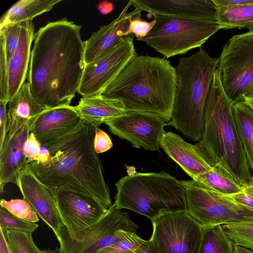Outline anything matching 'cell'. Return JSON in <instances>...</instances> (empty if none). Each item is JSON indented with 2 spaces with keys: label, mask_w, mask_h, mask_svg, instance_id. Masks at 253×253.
I'll list each match as a JSON object with an SVG mask.
<instances>
[{
  "label": "cell",
  "mask_w": 253,
  "mask_h": 253,
  "mask_svg": "<svg viewBox=\"0 0 253 253\" xmlns=\"http://www.w3.org/2000/svg\"><path fill=\"white\" fill-rule=\"evenodd\" d=\"M81 26L66 18L35 34L28 82L35 99L47 109L70 106L85 66Z\"/></svg>",
  "instance_id": "obj_1"
},
{
  "label": "cell",
  "mask_w": 253,
  "mask_h": 253,
  "mask_svg": "<svg viewBox=\"0 0 253 253\" xmlns=\"http://www.w3.org/2000/svg\"><path fill=\"white\" fill-rule=\"evenodd\" d=\"M96 128L83 121L72 131L46 146L51 156L49 163L42 165L33 162L28 165L49 187L85 194L108 209L112 205L110 191L93 147Z\"/></svg>",
  "instance_id": "obj_2"
},
{
  "label": "cell",
  "mask_w": 253,
  "mask_h": 253,
  "mask_svg": "<svg viewBox=\"0 0 253 253\" xmlns=\"http://www.w3.org/2000/svg\"><path fill=\"white\" fill-rule=\"evenodd\" d=\"M175 68L159 57L136 55L110 83L102 95L121 100L126 111L154 113L168 123L175 89Z\"/></svg>",
  "instance_id": "obj_3"
},
{
  "label": "cell",
  "mask_w": 253,
  "mask_h": 253,
  "mask_svg": "<svg viewBox=\"0 0 253 253\" xmlns=\"http://www.w3.org/2000/svg\"><path fill=\"white\" fill-rule=\"evenodd\" d=\"M233 102L216 69L207 98L199 142L213 163L222 166L242 186L253 177L242 142Z\"/></svg>",
  "instance_id": "obj_4"
},
{
  "label": "cell",
  "mask_w": 253,
  "mask_h": 253,
  "mask_svg": "<svg viewBox=\"0 0 253 253\" xmlns=\"http://www.w3.org/2000/svg\"><path fill=\"white\" fill-rule=\"evenodd\" d=\"M218 58L204 49L180 58L175 71V89L171 118L168 122L193 142L201 140L205 104Z\"/></svg>",
  "instance_id": "obj_5"
},
{
  "label": "cell",
  "mask_w": 253,
  "mask_h": 253,
  "mask_svg": "<svg viewBox=\"0 0 253 253\" xmlns=\"http://www.w3.org/2000/svg\"><path fill=\"white\" fill-rule=\"evenodd\" d=\"M114 205L144 215L151 221L169 212L187 211L181 180L165 171L128 173L116 184Z\"/></svg>",
  "instance_id": "obj_6"
},
{
  "label": "cell",
  "mask_w": 253,
  "mask_h": 253,
  "mask_svg": "<svg viewBox=\"0 0 253 253\" xmlns=\"http://www.w3.org/2000/svg\"><path fill=\"white\" fill-rule=\"evenodd\" d=\"M152 15L154 26L146 36L136 40L145 42L167 58L200 47L221 29L216 21Z\"/></svg>",
  "instance_id": "obj_7"
},
{
  "label": "cell",
  "mask_w": 253,
  "mask_h": 253,
  "mask_svg": "<svg viewBox=\"0 0 253 253\" xmlns=\"http://www.w3.org/2000/svg\"><path fill=\"white\" fill-rule=\"evenodd\" d=\"M138 227L127 212L113 204L98 221L76 234H70L62 224L56 238L62 253H97L127 231L136 233Z\"/></svg>",
  "instance_id": "obj_8"
},
{
  "label": "cell",
  "mask_w": 253,
  "mask_h": 253,
  "mask_svg": "<svg viewBox=\"0 0 253 253\" xmlns=\"http://www.w3.org/2000/svg\"><path fill=\"white\" fill-rule=\"evenodd\" d=\"M217 70L227 95L234 103L240 101L253 84V29L228 40Z\"/></svg>",
  "instance_id": "obj_9"
},
{
  "label": "cell",
  "mask_w": 253,
  "mask_h": 253,
  "mask_svg": "<svg viewBox=\"0 0 253 253\" xmlns=\"http://www.w3.org/2000/svg\"><path fill=\"white\" fill-rule=\"evenodd\" d=\"M185 188L187 211L203 228L253 218V211L201 185L181 180Z\"/></svg>",
  "instance_id": "obj_10"
},
{
  "label": "cell",
  "mask_w": 253,
  "mask_h": 253,
  "mask_svg": "<svg viewBox=\"0 0 253 253\" xmlns=\"http://www.w3.org/2000/svg\"><path fill=\"white\" fill-rule=\"evenodd\" d=\"M151 221L150 239L160 253H199L204 228L187 211L164 213Z\"/></svg>",
  "instance_id": "obj_11"
},
{
  "label": "cell",
  "mask_w": 253,
  "mask_h": 253,
  "mask_svg": "<svg viewBox=\"0 0 253 253\" xmlns=\"http://www.w3.org/2000/svg\"><path fill=\"white\" fill-rule=\"evenodd\" d=\"M133 35L125 36L97 60L85 64L78 92L83 97L102 94L124 67L137 55Z\"/></svg>",
  "instance_id": "obj_12"
},
{
  "label": "cell",
  "mask_w": 253,
  "mask_h": 253,
  "mask_svg": "<svg viewBox=\"0 0 253 253\" xmlns=\"http://www.w3.org/2000/svg\"><path fill=\"white\" fill-rule=\"evenodd\" d=\"M105 124L110 131L129 142L134 148L158 151L164 127L168 123L161 116L150 113L126 111Z\"/></svg>",
  "instance_id": "obj_13"
},
{
  "label": "cell",
  "mask_w": 253,
  "mask_h": 253,
  "mask_svg": "<svg viewBox=\"0 0 253 253\" xmlns=\"http://www.w3.org/2000/svg\"><path fill=\"white\" fill-rule=\"evenodd\" d=\"M54 194L62 224L72 235L93 225L107 211L97 200L81 193L60 188Z\"/></svg>",
  "instance_id": "obj_14"
},
{
  "label": "cell",
  "mask_w": 253,
  "mask_h": 253,
  "mask_svg": "<svg viewBox=\"0 0 253 253\" xmlns=\"http://www.w3.org/2000/svg\"><path fill=\"white\" fill-rule=\"evenodd\" d=\"M14 183L18 187L23 199L31 205L39 217L51 228L57 236L62 222L57 205L55 189L41 181L28 165L20 171Z\"/></svg>",
  "instance_id": "obj_15"
},
{
  "label": "cell",
  "mask_w": 253,
  "mask_h": 253,
  "mask_svg": "<svg viewBox=\"0 0 253 253\" xmlns=\"http://www.w3.org/2000/svg\"><path fill=\"white\" fill-rule=\"evenodd\" d=\"M160 146L192 179L208 172L214 165L199 142L189 143L171 131L163 133Z\"/></svg>",
  "instance_id": "obj_16"
},
{
  "label": "cell",
  "mask_w": 253,
  "mask_h": 253,
  "mask_svg": "<svg viewBox=\"0 0 253 253\" xmlns=\"http://www.w3.org/2000/svg\"><path fill=\"white\" fill-rule=\"evenodd\" d=\"M129 0L117 17L107 25L102 26L84 41V59L85 64L91 63L103 56L119 43L126 36L131 20L141 15L137 8L128 12L132 5Z\"/></svg>",
  "instance_id": "obj_17"
},
{
  "label": "cell",
  "mask_w": 253,
  "mask_h": 253,
  "mask_svg": "<svg viewBox=\"0 0 253 253\" xmlns=\"http://www.w3.org/2000/svg\"><path fill=\"white\" fill-rule=\"evenodd\" d=\"M132 5L152 15L218 21L213 0H132Z\"/></svg>",
  "instance_id": "obj_18"
},
{
  "label": "cell",
  "mask_w": 253,
  "mask_h": 253,
  "mask_svg": "<svg viewBox=\"0 0 253 253\" xmlns=\"http://www.w3.org/2000/svg\"><path fill=\"white\" fill-rule=\"evenodd\" d=\"M82 122L74 106L48 109L32 123L31 132L34 133L41 146H47L72 131Z\"/></svg>",
  "instance_id": "obj_19"
},
{
  "label": "cell",
  "mask_w": 253,
  "mask_h": 253,
  "mask_svg": "<svg viewBox=\"0 0 253 253\" xmlns=\"http://www.w3.org/2000/svg\"><path fill=\"white\" fill-rule=\"evenodd\" d=\"M34 120L27 122L14 135L6 136L2 149L0 151V191L4 186L14 182L20 171L27 163L24 154V146L31 132Z\"/></svg>",
  "instance_id": "obj_20"
},
{
  "label": "cell",
  "mask_w": 253,
  "mask_h": 253,
  "mask_svg": "<svg viewBox=\"0 0 253 253\" xmlns=\"http://www.w3.org/2000/svg\"><path fill=\"white\" fill-rule=\"evenodd\" d=\"M17 46L8 62L9 101L28 78L31 44L35 38L32 20L21 22Z\"/></svg>",
  "instance_id": "obj_21"
},
{
  "label": "cell",
  "mask_w": 253,
  "mask_h": 253,
  "mask_svg": "<svg viewBox=\"0 0 253 253\" xmlns=\"http://www.w3.org/2000/svg\"><path fill=\"white\" fill-rule=\"evenodd\" d=\"M8 103L6 136H9L14 135L27 122L35 120L48 109L35 99L28 82L22 84Z\"/></svg>",
  "instance_id": "obj_22"
},
{
  "label": "cell",
  "mask_w": 253,
  "mask_h": 253,
  "mask_svg": "<svg viewBox=\"0 0 253 253\" xmlns=\"http://www.w3.org/2000/svg\"><path fill=\"white\" fill-rule=\"evenodd\" d=\"M74 108L83 122L96 128L126 111L121 100L102 94L82 97Z\"/></svg>",
  "instance_id": "obj_23"
},
{
  "label": "cell",
  "mask_w": 253,
  "mask_h": 253,
  "mask_svg": "<svg viewBox=\"0 0 253 253\" xmlns=\"http://www.w3.org/2000/svg\"><path fill=\"white\" fill-rule=\"evenodd\" d=\"M61 0H20L2 15L0 28L6 25L32 20L34 18L49 11Z\"/></svg>",
  "instance_id": "obj_24"
},
{
  "label": "cell",
  "mask_w": 253,
  "mask_h": 253,
  "mask_svg": "<svg viewBox=\"0 0 253 253\" xmlns=\"http://www.w3.org/2000/svg\"><path fill=\"white\" fill-rule=\"evenodd\" d=\"M194 180L205 188L221 195H234L242 191L243 186L221 165L215 164L211 170Z\"/></svg>",
  "instance_id": "obj_25"
},
{
  "label": "cell",
  "mask_w": 253,
  "mask_h": 253,
  "mask_svg": "<svg viewBox=\"0 0 253 253\" xmlns=\"http://www.w3.org/2000/svg\"><path fill=\"white\" fill-rule=\"evenodd\" d=\"M216 6L217 20L221 29H253V3Z\"/></svg>",
  "instance_id": "obj_26"
},
{
  "label": "cell",
  "mask_w": 253,
  "mask_h": 253,
  "mask_svg": "<svg viewBox=\"0 0 253 253\" xmlns=\"http://www.w3.org/2000/svg\"><path fill=\"white\" fill-rule=\"evenodd\" d=\"M234 109L243 145L253 173V111L242 101L234 103Z\"/></svg>",
  "instance_id": "obj_27"
},
{
  "label": "cell",
  "mask_w": 253,
  "mask_h": 253,
  "mask_svg": "<svg viewBox=\"0 0 253 253\" xmlns=\"http://www.w3.org/2000/svg\"><path fill=\"white\" fill-rule=\"evenodd\" d=\"M203 228L199 253H233V243L221 225Z\"/></svg>",
  "instance_id": "obj_28"
},
{
  "label": "cell",
  "mask_w": 253,
  "mask_h": 253,
  "mask_svg": "<svg viewBox=\"0 0 253 253\" xmlns=\"http://www.w3.org/2000/svg\"><path fill=\"white\" fill-rule=\"evenodd\" d=\"M221 225L233 244L253 251V218Z\"/></svg>",
  "instance_id": "obj_29"
},
{
  "label": "cell",
  "mask_w": 253,
  "mask_h": 253,
  "mask_svg": "<svg viewBox=\"0 0 253 253\" xmlns=\"http://www.w3.org/2000/svg\"><path fill=\"white\" fill-rule=\"evenodd\" d=\"M4 233L12 253H42L35 244L31 233L15 230Z\"/></svg>",
  "instance_id": "obj_30"
},
{
  "label": "cell",
  "mask_w": 253,
  "mask_h": 253,
  "mask_svg": "<svg viewBox=\"0 0 253 253\" xmlns=\"http://www.w3.org/2000/svg\"><path fill=\"white\" fill-rule=\"evenodd\" d=\"M0 207L6 209L14 215L26 221L36 223L39 217L31 205L25 199H12L6 201L2 199Z\"/></svg>",
  "instance_id": "obj_31"
},
{
  "label": "cell",
  "mask_w": 253,
  "mask_h": 253,
  "mask_svg": "<svg viewBox=\"0 0 253 253\" xmlns=\"http://www.w3.org/2000/svg\"><path fill=\"white\" fill-rule=\"evenodd\" d=\"M146 241L136 233L127 231L117 242L100 250L97 253H134Z\"/></svg>",
  "instance_id": "obj_32"
},
{
  "label": "cell",
  "mask_w": 253,
  "mask_h": 253,
  "mask_svg": "<svg viewBox=\"0 0 253 253\" xmlns=\"http://www.w3.org/2000/svg\"><path fill=\"white\" fill-rule=\"evenodd\" d=\"M36 223L23 220L9 212L6 209H0V229L3 232L15 230L32 234L38 227Z\"/></svg>",
  "instance_id": "obj_33"
},
{
  "label": "cell",
  "mask_w": 253,
  "mask_h": 253,
  "mask_svg": "<svg viewBox=\"0 0 253 253\" xmlns=\"http://www.w3.org/2000/svg\"><path fill=\"white\" fill-rule=\"evenodd\" d=\"M0 101L9 102L8 65L6 56L5 40L0 34Z\"/></svg>",
  "instance_id": "obj_34"
},
{
  "label": "cell",
  "mask_w": 253,
  "mask_h": 253,
  "mask_svg": "<svg viewBox=\"0 0 253 253\" xmlns=\"http://www.w3.org/2000/svg\"><path fill=\"white\" fill-rule=\"evenodd\" d=\"M20 29V23L9 24L0 28V34L3 36L5 40L8 62L17 46Z\"/></svg>",
  "instance_id": "obj_35"
},
{
  "label": "cell",
  "mask_w": 253,
  "mask_h": 253,
  "mask_svg": "<svg viewBox=\"0 0 253 253\" xmlns=\"http://www.w3.org/2000/svg\"><path fill=\"white\" fill-rule=\"evenodd\" d=\"M231 201L253 211V177L245 185L240 193L224 196Z\"/></svg>",
  "instance_id": "obj_36"
},
{
  "label": "cell",
  "mask_w": 253,
  "mask_h": 253,
  "mask_svg": "<svg viewBox=\"0 0 253 253\" xmlns=\"http://www.w3.org/2000/svg\"><path fill=\"white\" fill-rule=\"evenodd\" d=\"M141 16L133 18L130 21L126 36L133 34L139 39L146 36L154 26L155 21L147 22L141 19Z\"/></svg>",
  "instance_id": "obj_37"
},
{
  "label": "cell",
  "mask_w": 253,
  "mask_h": 253,
  "mask_svg": "<svg viewBox=\"0 0 253 253\" xmlns=\"http://www.w3.org/2000/svg\"><path fill=\"white\" fill-rule=\"evenodd\" d=\"M41 147V144L34 133L30 132L24 146V154L27 165L36 160Z\"/></svg>",
  "instance_id": "obj_38"
},
{
  "label": "cell",
  "mask_w": 253,
  "mask_h": 253,
  "mask_svg": "<svg viewBox=\"0 0 253 253\" xmlns=\"http://www.w3.org/2000/svg\"><path fill=\"white\" fill-rule=\"evenodd\" d=\"M113 146L112 140L103 130L98 127L96 128L93 140V147L97 154L105 152Z\"/></svg>",
  "instance_id": "obj_39"
},
{
  "label": "cell",
  "mask_w": 253,
  "mask_h": 253,
  "mask_svg": "<svg viewBox=\"0 0 253 253\" xmlns=\"http://www.w3.org/2000/svg\"><path fill=\"white\" fill-rule=\"evenodd\" d=\"M7 103L0 101V151L2 149L7 134Z\"/></svg>",
  "instance_id": "obj_40"
},
{
  "label": "cell",
  "mask_w": 253,
  "mask_h": 253,
  "mask_svg": "<svg viewBox=\"0 0 253 253\" xmlns=\"http://www.w3.org/2000/svg\"><path fill=\"white\" fill-rule=\"evenodd\" d=\"M50 159L51 156L47 147L41 146L37 159L34 162L39 164L44 165L49 163Z\"/></svg>",
  "instance_id": "obj_41"
},
{
  "label": "cell",
  "mask_w": 253,
  "mask_h": 253,
  "mask_svg": "<svg viewBox=\"0 0 253 253\" xmlns=\"http://www.w3.org/2000/svg\"><path fill=\"white\" fill-rule=\"evenodd\" d=\"M134 253H160L153 242L149 239L141 245Z\"/></svg>",
  "instance_id": "obj_42"
},
{
  "label": "cell",
  "mask_w": 253,
  "mask_h": 253,
  "mask_svg": "<svg viewBox=\"0 0 253 253\" xmlns=\"http://www.w3.org/2000/svg\"><path fill=\"white\" fill-rule=\"evenodd\" d=\"M241 101L245 102L253 111V84L245 92Z\"/></svg>",
  "instance_id": "obj_43"
},
{
  "label": "cell",
  "mask_w": 253,
  "mask_h": 253,
  "mask_svg": "<svg viewBox=\"0 0 253 253\" xmlns=\"http://www.w3.org/2000/svg\"><path fill=\"white\" fill-rule=\"evenodd\" d=\"M0 253H12L4 232L0 229Z\"/></svg>",
  "instance_id": "obj_44"
},
{
  "label": "cell",
  "mask_w": 253,
  "mask_h": 253,
  "mask_svg": "<svg viewBox=\"0 0 253 253\" xmlns=\"http://www.w3.org/2000/svg\"><path fill=\"white\" fill-rule=\"evenodd\" d=\"M98 9L102 14H106L111 12L114 9L112 3L108 1H103L98 5Z\"/></svg>",
  "instance_id": "obj_45"
},
{
  "label": "cell",
  "mask_w": 253,
  "mask_h": 253,
  "mask_svg": "<svg viewBox=\"0 0 253 253\" xmlns=\"http://www.w3.org/2000/svg\"><path fill=\"white\" fill-rule=\"evenodd\" d=\"M233 253H253V251L239 245L233 244Z\"/></svg>",
  "instance_id": "obj_46"
},
{
  "label": "cell",
  "mask_w": 253,
  "mask_h": 253,
  "mask_svg": "<svg viewBox=\"0 0 253 253\" xmlns=\"http://www.w3.org/2000/svg\"><path fill=\"white\" fill-rule=\"evenodd\" d=\"M42 253H62L60 248H56L55 249L52 250L50 249H43L42 250Z\"/></svg>",
  "instance_id": "obj_47"
}]
</instances>
